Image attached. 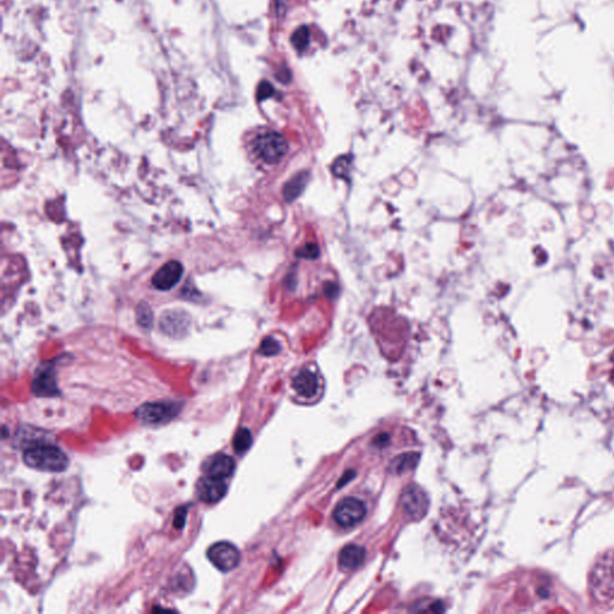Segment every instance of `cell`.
Masks as SVG:
<instances>
[{
  "mask_svg": "<svg viewBox=\"0 0 614 614\" xmlns=\"http://www.w3.org/2000/svg\"><path fill=\"white\" fill-rule=\"evenodd\" d=\"M593 599L602 606L614 604V551L597 558L589 577Z\"/></svg>",
  "mask_w": 614,
  "mask_h": 614,
  "instance_id": "cell-1",
  "label": "cell"
},
{
  "mask_svg": "<svg viewBox=\"0 0 614 614\" xmlns=\"http://www.w3.org/2000/svg\"><path fill=\"white\" fill-rule=\"evenodd\" d=\"M23 461L28 467L41 472H64L69 466V459L64 451L50 443L30 445L23 453Z\"/></svg>",
  "mask_w": 614,
  "mask_h": 614,
  "instance_id": "cell-2",
  "label": "cell"
},
{
  "mask_svg": "<svg viewBox=\"0 0 614 614\" xmlns=\"http://www.w3.org/2000/svg\"><path fill=\"white\" fill-rule=\"evenodd\" d=\"M181 408V402L159 401L142 404L135 414L139 424L148 427H157L172 422L179 415Z\"/></svg>",
  "mask_w": 614,
  "mask_h": 614,
  "instance_id": "cell-3",
  "label": "cell"
},
{
  "mask_svg": "<svg viewBox=\"0 0 614 614\" xmlns=\"http://www.w3.org/2000/svg\"><path fill=\"white\" fill-rule=\"evenodd\" d=\"M255 150L261 160L266 164H277L288 152V143L281 133L268 131L257 136L255 139Z\"/></svg>",
  "mask_w": 614,
  "mask_h": 614,
  "instance_id": "cell-4",
  "label": "cell"
},
{
  "mask_svg": "<svg viewBox=\"0 0 614 614\" xmlns=\"http://www.w3.org/2000/svg\"><path fill=\"white\" fill-rule=\"evenodd\" d=\"M208 559L222 573H228L238 566L240 552L238 548L227 541H220L209 547L206 552Z\"/></svg>",
  "mask_w": 614,
  "mask_h": 614,
  "instance_id": "cell-5",
  "label": "cell"
},
{
  "mask_svg": "<svg viewBox=\"0 0 614 614\" xmlns=\"http://www.w3.org/2000/svg\"><path fill=\"white\" fill-rule=\"evenodd\" d=\"M366 516V505L357 498H344L335 508V521L341 527L350 528L362 522Z\"/></svg>",
  "mask_w": 614,
  "mask_h": 614,
  "instance_id": "cell-6",
  "label": "cell"
},
{
  "mask_svg": "<svg viewBox=\"0 0 614 614\" xmlns=\"http://www.w3.org/2000/svg\"><path fill=\"white\" fill-rule=\"evenodd\" d=\"M32 394L39 397H55L59 396L60 390L57 383V376L53 364H43L37 368L32 381Z\"/></svg>",
  "mask_w": 614,
  "mask_h": 614,
  "instance_id": "cell-7",
  "label": "cell"
},
{
  "mask_svg": "<svg viewBox=\"0 0 614 614\" xmlns=\"http://www.w3.org/2000/svg\"><path fill=\"white\" fill-rule=\"evenodd\" d=\"M401 503L404 511L415 519L424 517L428 508L427 495L422 488L417 486L406 487L401 497Z\"/></svg>",
  "mask_w": 614,
  "mask_h": 614,
  "instance_id": "cell-8",
  "label": "cell"
},
{
  "mask_svg": "<svg viewBox=\"0 0 614 614\" xmlns=\"http://www.w3.org/2000/svg\"><path fill=\"white\" fill-rule=\"evenodd\" d=\"M183 274L184 266L180 261H168L152 276V286L159 290H170L179 284Z\"/></svg>",
  "mask_w": 614,
  "mask_h": 614,
  "instance_id": "cell-9",
  "label": "cell"
},
{
  "mask_svg": "<svg viewBox=\"0 0 614 614\" xmlns=\"http://www.w3.org/2000/svg\"><path fill=\"white\" fill-rule=\"evenodd\" d=\"M196 488H197L196 492L198 498L204 503H216L222 499L227 493L225 480H219L206 475L198 482Z\"/></svg>",
  "mask_w": 614,
  "mask_h": 614,
  "instance_id": "cell-10",
  "label": "cell"
},
{
  "mask_svg": "<svg viewBox=\"0 0 614 614\" xmlns=\"http://www.w3.org/2000/svg\"><path fill=\"white\" fill-rule=\"evenodd\" d=\"M235 469V462L234 459L225 454H217L209 459V462L206 463V477H214L219 480H226L227 477H230L234 473Z\"/></svg>",
  "mask_w": 614,
  "mask_h": 614,
  "instance_id": "cell-11",
  "label": "cell"
},
{
  "mask_svg": "<svg viewBox=\"0 0 614 614\" xmlns=\"http://www.w3.org/2000/svg\"><path fill=\"white\" fill-rule=\"evenodd\" d=\"M160 326L167 334L177 336L183 335L184 331H188L190 319L184 311H168L161 317Z\"/></svg>",
  "mask_w": 614,
  "mask_h": 614,
  "instance_id": "cell-12",
  "label": "cell"
},
{
  "mask_svg": "<svg viewBox=\"0 0 614 614\" xmlns=\"http://www.w3.org/2000/svg\"><path fill=\"white\" fill-rule=\"evenodd\" d=\"M366 558V550L358 545H347L339 552V564L344 570H354Z\"/></svg>",
  "mask_w": 614,
  "mask_h": 614,
  "instance_id": "cell-13",
  "label": "cell"
},
{
  "mask_svg": "<svg viewBox=\"0 0 614 614\" xmlns=\"http://www.w3.org/2000/svg\"><path fill=\"white\" fill-rule=\"evenodd\" d=\"M319 388L318 378L313 372L305 370L299 373L293 379V389L303 397H312Z\"/></svg>",
  "mask_w": 614,
  "mask_h": 614,
  "instance_id": "cell-14",
  "label": "cell"
},
{
  "mask_svg": "<svg viewBox=\"0 0 614 614\" xmlns=\"http://www.w3.org/2000/svg\"><path fill=\"white\" fill-rule=\"evenodd\" d=\"M308 180H310L308 172H300L298 175L292 177L287 183L284 184V190H282L284 199L287 202L295 201L304 192Z\"/></svg>",
  "mask_w": 614,
  "mask_h": 614,
  "instance_id": "cell-15",
  "label": "cell"
},
{
  "mask_svg": "<svg viewBox=\"0 0 614 614\" xmlns=\"http://www.w3.org/2000/svg\"><path fill=\"white\" fill-rule=\"evenodd\" d=\"M417 461H419V455L415 453L399 455L396 459H394L390 469L396 474H402V473L414 469L417 464Z\"/></svg>",
  "mask_w": 614,
  "mask_h": 614,
  "instance_id": "cell-16",
  "label": "cell"
},
{
  "mask_svg": "<svg viewBox=\"0 0 614 614\" xmlns=\"http://www.w3.org/2000/svg\"><path fill=\"white\" fill-rule=\"evenodd\" d=\"M252 445V435L248 428H240L234 435L233 448L238 454L246 453Z\"/></svg>",
  "mask_w": 614,
  "mask_h": 614,
  "instance_id": "cell-17",
  "label": "cell"
},
{
  "mask_svg": "<svg viewBox=\"0 0 614 614\" xmlns=\"http://www.w3.org/2000/svg\"><path fill=\"white\" fill-rule=\"evenodd\" d=\"M290 41H292V45H293L294 48L297 51H305L308 45H310V30H308V28L306 26L299 27L293 32V35L290 37Z\"/></svg>",
  "mask_w": 614,
  "mask_h": 614,
  "instance_id": "cell-18",
  "label": "cell"
},
{
  "mask_svg": "<svg viewBox=\"0 0 614 614\" xmlns=\"http://www.w3.org/2000/svg\"><path fill=\"white\" fill-rule=\"evenodd\" d=\"M350 166H352V159L349 156H341L333 164L331 170L336 177L342 178V179H348L349 175H350Z\"/></svg>",
  "mask_w": 614,
  "mask_h": 614,
  "instance_id": "cell-19",
  "label": "cell"
},
{
  "mask_svg": "<svg viewBox=\"0 0 614 614\" xmlns=\"http://www.w3.org/2000/svg\"><path fill=\"white\" fill-rule=\"evenodd\" d=\"M137 321L139 326L143 328H150L154 321V315H152V308L147 303L139 304L137 306Z\"/></svg>",
  "mask_w": 614,
  "mask_h": 614,
  "instance_id": "cell-20",
  "label": "cell"
},
{
  "mask_svg": "<svg viewBox=\"0 0 614 614\" xmlns=\"http://www.w3.org/2000/svg\"><path fill=\"white\" fill-rule=\"evenodd\" d=\"M281 346L275 339L273 337H266L261 341V347H259V353L264 357H273L277 353H280Z\"/></svg>",
  "mask_w": 614,
  "mask_h": 614,
  "instance_id": "cell-21",
  "label": "cell"
},
{
  "mask_svg": "<svg viewBox=\"0 0 614 614\" xmlns=\"http://www.w3.org/2000/svg\"><path fill=\"white\" fill-rule=\"evenodd\" d=\"M319 248L316 244H306L304 248H299L297 251V256L299 258H305V259H316L319 257Z\"/></svg>",
  "mask_w": 614,
  "mask_h": 614,
  "instance_id": "cell-22",
  "label": "cell"
},
{
  "mask_svg": "<svg viewBox=\"0 0 614 614\" xmlns=\"http://www.w3.org/2000/svg\"><path fill=\"white\" fill-rule=\"evenodd\" d=\"M275 94V89L273 88L270 83L269 82H263L261 83V86L258 88V92H257V97H258V100H266V99H269V97H273Z\"/></svg>",
  "mask_w": 614,
  "mask_h": 614,
  "instance_id": "cell-23",
  "label": "cell"
},
{
  "mask_svg": "<svg viewBox=\"0 0 614 614\" xmlns=\"http://www.w3.org/2000/svg\"><path fill=\"white\" fill-rule=\"evenodd\" d=\"M188 517V509L186 508H179L175 511V527L177 529H181L185 526Z\"/></svg>",
  "mask_w": 614,
  "mask_h": 614,
  "instance_id": "cell-24",
  "label": "cell"
},
{
  "mask_svg": "<svg viewBox=\"0 0 614 614\" xmlns=\"http://www.w3.org/2000/svg\"><path fill=\"white\" fill-rule=\"evenodd\" d=\"M339 287L337 284H334V282H328V284L324 286V293L329 297V298H335V297H337L339 295Z\"/></svg>",
  "mask_w": 614,
  "mask_h": 614,
  "instance_id": "cell-25",
  "label": "cell"
}]
</instances>
